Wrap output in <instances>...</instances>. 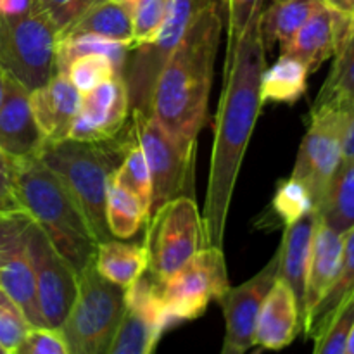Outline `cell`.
Wrapping results in <instances>:
<instances>
[{"mask_svg":"<svg viewBox=\"0 0 354 354\" xmlns=\"http://www.w3.org/2000/svg\"><path fill=\"white\" fill-rule=\"evenodd\" d=\"M265 69L266 48L259 30V17H256L234 50L225 55L223 88L216 114L209 180L204 211L201 213L204 245H223L235 183L263 106L259 83Z\"/></svg>","mask_w":354,"mask_h":354,"instance_id":"1","label":"cell"},{"mask_svg":"<svg viewBox=\"0 0 354 354\" xmlns=\"http://www.w3.org/2000/svg\"><path fill=\"white\" fill-rule=\"evenodd\" d=\"M223 7L225 0H209L201 7L152 88L149 113L169 133L189 144H197L206 123Z\"/></svg>","mask_w":354,"mask_h":354,"instance_id":"2","label":"cell"},{"mask_svg":"<svg viewBox=\"0 0 354 354\" xmlns=\"http://www.w3.org/2000/svg\"><path fill=\"white\" fill-rule=\"evenodd\" d=\"M10 175L21 209L33 218L75 272L93 263L99 242L57 175L38 158L14 159Z\"/></svg>","mask_w":354,"mask_h":354,"instance_id":"3","label":"cell"},{"mask_svg":"<svg viewBox=\"0 0 354 354\" xmlns=\"http://www.w3.org/2000/svg\"><path fill=\"white\" fill-rule=\"evenodd\" d=\"M127 147L128 140L118 147L111 140L80 142L66 138L45 142L38 154V159L57 175L82 207L99 244L114 239L106 221L107 192Z\"/></svg>","mask_w":354,"mask_h":354,"instance_id":"4","label":"cell"},{"mask_svg":"<svg viewBox=\"0 0 354 354\" xmlns=\"http://www.w3.org/2000/svg\"><path fill=\"white\" fill-rule=\"evenodd\" d=\"M124 290L93 263L78 273V294L59 328L69 354H107L127 310Z\"/></svg>","mask_w":354,"mask_h":354,"instance_id":"5","label":"cell"},{"mask_svg":"<svg viewBox=\"0 0 354 354\" xmlns=\"http://www.w3.org/2000/svg\"><path fill=\"white\" fill-rule=\"evenodd\" d=\"M59 30L33 7L17 16H0V64L28 92L57 75Z\"/></svg>","mask_w":354,"mask_h":354,"instance_id":"6","label":"cell"},{"mask_svg":"<svg viewBox=\"0 0 354 354\" xmlns=\"http://www.w3.org/2000/svg\"><path fill=\"white\" fill-rule=\"evenodd\" d=\"M128 138L142 149L149 165L152 178L151 214L168 201L190 196L197 144L176 138L147 111H131Z\"/></svg>","mask_w":354,"mask_h":354,"instance_id":"7","label":"cell"},{"mask_svg":"<svg viewBox=\"0 0 354 354\" xmlns=\"http://www.w3.org/2000/svg\"><path fill=\"white\" fill-rule=\"evenodd\" d=\"M144 248L147 270L158 283L168 280L204 248L203 214L192 196H180L149 216Z\"/></svg>","mask_w":354,"mask_h":354,"instance_id":"8","label":"cell"},{"mask_svg":"<svg viewBox=\"0 0 354 354\" xmlns=\"http://www.w3.org/2000/svg\"><path fill=\"white\" fill-rule=\"evenodd\" d=\"M159 286L169 327L203 317L209 303H218L232 287L223 249L204 245Z\"/></svg>","mask_w":354,"mask_h":354,"instance_id":"9","label":"cell"},{"mask_svg":"<svg viewBox=\"0 0 354 354\" xmlns=\"http://www.w3.org/2000/svg\"><path fill=\"white\" fill-rule=\"evenodd\" d=\"M209 0H173L166 21L151 41L137 45L130 50L123 78L128 86L131 111H147L152 88L162 66L173 54L194 17Z\"/></svg>","mask_w":354,"mask_h":354,"instance_id":"10","label":"cell"},{"mask_svg":"<svg viewBox=\"0 0 354 354\" xmlns=\"http://www.w3.org/2000/svg\"><path fill=\"white\" fill-rule=\"evenodd\" d=\"M346 111L322 109L311 113L310 127L299 145L290 178L299 180L310 190L315 207H320L341 162Z\"/></svg>","mask_w":354,"mask_h":354,"instance_id":"11","label":"cell"},{"mask_svg":"<svg viewBox=\"0 0 354 354\" xmlns=\"http://www.w3.org/2000/svg\"><path fill=\"white\" fill-rule=\"evenodd\" d=\"M31 221L33 218L24 209L0 213V290L19 308L31 328H45L28 251Z\"/></svg>","mask_w":354,"mask_h":354,"instance_id":"12","label":"cell"},{"mask_svg":"<svg viewBox=\"0 0 354 354\" xmlns=\"http://www.w3.org/2000/svg\"><path fill=\"white\" fill-rule=\"evenodd\" d=\"M28 251L44 327L59 330L78 294V273L35 221L28 228Z\"/></svg>","mask_w":354,"mask_h":354,"instance_id":"13","label":"cell"},{"mask_svg":"<svg viewBox=\"0 0 354 354\" xmlns=\"http://www.w3.org/2000/svg\"><path fill=\"white\" fill-rule=\"evenodd\" d=\"M161 286L140 277L124 290L127 310L107 354H154L162 334L169 328L162 308Z\"/></svg>","mask_w":354,"mask_h":354,"instance_id":"14","label":"cell"},{"mask_svg":"<svg viewBox=\"0 0 354 354\" xmlns=\"http://www.w3.org/2000/svg\"><path fill=\"white\" fill-rule=\"evenodd\" d=\"M279 279V252L248 282L230 287L218 299L225 317L223 344L245 354L254 348V330L259 311L273 283Z\"/></svg>","mask_w":354,"mask_h":354,"instance_id":"15","label":"cell"},{"mask_svg":"<svg viewBox=\"0 0 354 354\" xmlns=\"http://www.w3.org/2000/svg\"><path fill=\"white\" fill-rule=\"evenodd\" d=\"M130 113L127 82L123 75H116L90 92L82 93V104L69 138L80 142L113 140L124 127Z\"/></svg>","mask_w":354,"mask_h":354,"instance_id":"16","label":"cell"},{"mask_svg":"<svg viewBox=\"0 0 354 354\" xmlns=\"http://www.w3.org/2000/svg\"><path fill=\"white\" fill-rule=\"evenodd\" d=\"M44 144L45 138L31 113L30 92L7 75L0 104V151L12 159L38 158Z\"/></svg>","mask_w":354,"mask_h":354,"instance_id":"17","label":"cell"},{"mask_svg":"<svg viewBox=\"0 0 354 354\" xmlns=\"http://www.w3.org/2000/svg\"><path fill=\"white\" fill-rule=\"evenodd\" d=\"M354 17L337 12L324 3L280 54L299 59L310 73L317 71L325 61L334 57L344 41Z\"/></svg>","mask_w":354,"mask_h":354,"instance_id":"18","label":"cell"},{"mask_svg":"<svg viewBox=\"0 0 354 354\" xmlns=\"http://www.w3.org/2000/svg\"><path fill=\"white\" fill-rule=\"evenodd\" d=\"M82 104V93L66 75L57 73L50 82L30 92V106L45 142L69 138Z\"/></svg>","mask_w":354,"mask_h":354,"instance_id":"19","label":"cell"},{"mask_svg":"<svg viewBox=\"0 0 354 354\" xmlns=\"http://www.w3.org/2000/svg\"><path fill=\"white\" fill-rule=\"evenodd\" d=\"M303 332V317L296 294L283 280L277 279L259 311L254 330V346L280 351Z\"/></svg>","mask_w":354,"mask_h":354,"instance_id":"20","label":"cell"},{"mask_svg":"<svg viewBox=\"0 0 354 354\" xmlns=\"http://www.w3.org/2000/svg\"><path fill=\"white\" fill-rule=\"evenodd\" d=\"M318 221H320L318 211H311L294 223L287 225L282 242L277 249L279 252V279L283 280L296 294L301 308V317H303L304 308V290H306L311 245H313Z\"/></svg>","mask_w":354,"mask_h":354,"instance_id":"21","label":"cell"},{"mask_svg":"<svg viewBox=\"0 0 354 354\" xmlns=\"http://www.w3.org/2000/svg\"><path fill=\"white\" fill-rule=\"evenodd\" d=\"M342 245H344V234L334 230L322 220L318 221L313 245H311L310 265H308L303 325L308 315L315 310V306L320 303L322 297L330 289L332 282L337 275L342 258Z\"/></svg>","mask_w":354,"mask_h":354,"instance_id":"22","label":"cell"},{"mask_svg":"<svg viewBox=\"0 0 354 354\" xmlns=\"http://www.w3.org/2000/svg\"><path fill=\"white\" fill-rule=\"evenodd\" d=\"M71 35H95L133 47V9L123 0H104L93 3L76 17L59 38Z\"/></svg>","mask_w":354,"mask_h":354,"instance_id":"23","label":"cell"},{"mask_svg":"<svg viewBox=\"0 0 354 354\" xmlns=\"http://www.w3.org/2000/svg\"><path fill=\"white\" fill-rule=\"evenodd\" d=\"M322 6L324 0H273L259 16V30L266 50L277 44L282 52Z\"/></svg>","mask_w":354,"mask_h":354,"instance_id":"24","label":"cell"},{"mask_svg":"<svg viewBox=\"0 0 354 354\" xmlns=\"http://www.w3.org/2000/svg\"><path fill=\"white\" fill-rule=\"evenodd\" d=\"M354 294V227L344 232V245H342V258L339 265L337 275L332 282L330 289L327 290L320 303L315 310L308 315L304 320L303 332L306 337L315 339L325 325L330 322L335 311L346 303Z\"/></svg>","mask_w":354,"mask_h":354,"instance_id":"25","label":"cell"},{"mask_svg":"<svg viewBox=\"0 0 354 354\" xmlns=\"http://www.w3.org/2000/svg\"><path fill=\"white\" fill-rule=\"evenodd\" d=\"M93 265L100 277L128 289L147 272V251L144 244H127L109 239L97 245Z\"/></svg>","mask_w":354,"mask_h":354,"instance_id":"26","label":"cell"},{"mask_svg":"<svg viewBox=\"0 0 354 354\" xmlns=\"http://www.w3.org/2000/svg\"><path fill=\"white\" fill-rule=\"evenodd\" d=\"M354 106V19L344 41L335 52L330 73L315 99L313 111L349 109Z\"/></svg>","mask_w":354,"mask_h":354,"instance_id":"27","label":"cell"},{"mask_svg":"<svg viewBox=\"0 0 354 354\" xmlns=\"http://www.w3.org/2000/svg\"><path fill=\"white\" fill-rule=\"evenodd\" d=\"M310 69L292 55L280 54L272 68L265 69L259 83L261 104H294L306 93Z\"/></svg>","mask_w":354,"mask_h":354,"instance_id":"28","label":"cell"},{"mask_svg":"<svg viewBox=\"0 0 354 354\" xmlns=\"http://www.w3.org/2000/svg\"><path fill=\"white\" fill-rule=\"evenodd\" d=\"M131 48L133 47L130 44L95 37V35H71V37H62L59 38L57 44V73L66 75L69 64L75 59L82 57V55L104 54L114 62L118 73L123 75Z\"/></svg>","mask_w":354,"mask_h":354,"instance_id":"29","label":"cell"},{"mask_svg":"<svg viewBox=\"0 0 354 354\" xmlns=\"http://www.w3.org/2000/svg\"><path fill=\"white\" fill-rule=\"evenodd\" d=\"M149 216L151 213L138 197L118 187L111 180L106 204V221L109 234L114 239L133 237L140 230L144 221L149 220Z\"/></svg>","mask_w":354,"mask_h":354,"instance_id":"30","label":"cell"},{"mask_svg":"<svg viewBox=\"0 0 354 354\" xmlns=\"http://www.w3.org/2000/svg\"><path fill=\"white\" fill-rule=\"evenodd\" d=\"M318 214L324 223L341 234L354 227V165L335 176Z\"/></svg>","mask_w":354,"mask_h":354,"instance_id":"31","label":"cell"},{"mask_svg":"<svg viewBox=\"0 0 354 354\" xmlns=\"http://www.w3.org/2000/svg\"><path fill=\"white\" fill-rule=\"evenodd\" d=\"M113 183L133 194L151 213L152 206V178L145 156L137 144L128 138V147L120 166L113 175Z\"/></svg>","mask_w":354,"mask_h":354,"instance_id":"32","label":"cell"},{"mask_svg":"<svg viewBox=\"0 0 354 354\" xmlns=\"http://www.w3.org/2000/svg\"><path fill=\"white\" fill-rule=\"evenodd\" d=\"M272 209L277 221L287 227V225L303 218L304 214L317 211V207H315L313 197H311L308 187L299 180H294L289 176L279 183V189H277L275 197L272 201Z\"/></svg>","mask_w":354,"mask_h":354,"instance_id":"33","label":"cell"},{"mask_svg":"<svg viewBox=\"0 0 354 354\" xmlns=\"http://www.w3.org/2000/svg\"><path fill=\"white\" fill-rule=\"evenodd\" d=\"M116 75H120L116 66L104 54L82 55L75 59L66 71V76L80 93L90 92Z\"/></svg>","mask_w":354,"mask_h":354,"instance_id":"34","label":"cell"},{"mask_svg":"<svg viewBox=\"0 0 354 354\" xmlns=\"http://www.w3.org/2000/svg\"><path fill=\"white\" fill-rule=\"evenodd\" d=\"M354 324V294L339 308L324 330L313 339V354H346L349 332Z\"/></svg>","mask_w":354,"mask_h":354,"instance_id":"35","label":"cell"},{"mask_svg":"<svg viewBox=\"0 0 354 354\" xmlns=\"http://www.w3.org/2000/svg\"><path fill=\"white\" fill-rule=\"evenodd\" d=\"M173 0H138L133 6V47L151 41L166 21Z\"/></svg>","mask_w":354,"mask_h":354,"instance_id":"36","label":"cell"},{"mask_svg":"<svg viewBox=\"0 0 354 354\" xmlns=\"http://www.w3.org/2000/svg\"><path fill=\"white\" fill-rule=\"evenodd\" d=\"M31 330L19 308L0 290V344L7 353H14Z\"/></svg>","mask_w":354,"mask_h":354,"instance_id":"37","label":"cell"},{"mask_svg":"<svg viewBox=\"0 0 354 354\" xmlns=\"http://www.w3.org/2000/svg\"><path fill=\"white\" fill-rule=\"evenodd\" d=\"M265 0H225V9L228 16V41L227 52L234 50L235 45L245 33L249 24L259 17Z\"/></svg>","mask_w":354,"mask_h":354,"instance_id":"38","label":"cell"},{"mask_svg":"<svg viewBox=\"0 0 354 354\" xmlns=\"http://www.w3.org/2000/svg\"><path fill=\"white\" fill-rule=\"evenodd\" d=\"M93 3H97V0H31V7L48 16L59 35Z\"/></svg>","mask_w":354,"mask_h":354,"instance_id":"39","label":"cell"},{"mask_svg":"<svg viewBox=\"0 0 354 354\" xmlns=\"http://www.w3.org/2000/svg\"><path fill=\"white\" fill-rule=\"evenodd\" d=\"M14 354H69V351L59 330L31 328Z\"/></svg>","mask_w":354,"mask_h":354,"instance_id":"40","label":"cell"},{"mask_svg":"<svg viewBox=\"0 0 354 354\" xmlns=\"http://www.w3.org/2000/svg\"><path fill=\"white\" fill-rule=\"evenodd\" d=\"M353 165H354V106H351L348 111H346L344 133H342L341 162H339V168H337V173H335V176ZM332 182H334V180H332Z\"/></svg>","mask_w":354,"mask_h":354,"instance_id":"41","label":"cell"},{"mask_svg":"<svg viewBox=\"0 0 354 354\" xmlns=\"http://www.w3.org/2000/svg\"><path fill=\"white\" fill-rule=\"evenodd\" d=\"M14 209H21V206L19 201H17L16 190H14L12 175L6 173V175H0V213Z\"/></svg>","mask_w":354,"mask_h":354,"instance_id":"42","label":"cell"},{"mask_svg":"<svg viewBox=\"0 0 354 354\" xmlns=\"http://www.w3.org/2000/svg\"><path fill=\"white\" fill-rule=\"evenodd\" d=\"M31 0H0V16H17L30 10Z\"/></svg>","mask_w":354,"mask_h":354,"instance_id":"43","label":"cell"},{"mask_svg":"<svg viewBox=\"0 0 354 354\" xmlns=\"http://www.w3.org/2000/svg\"><path fill=\"white\" fill-rule=\"evenodd\" d=\"M324 3L337 12L354 17V0H324Z\"/></svg>","mask_w":354,"mask_h":354,"instance_id":"44","label":"cell"},{"mask_svg":"<svg viewBox=\"0 0 354 354\" xmlns=\"http://www.w3.org/2000/svg\"><path fill=\"white\" fill-rule=\"evenodd\" d=\"M12 158L6 154V152H0V175H6V173H10L12 169Z\"/></svg>","mask_w":354,"mask_h":354,"instance_id":"45","label":"cell"},{"mask_svg":"<svg viewBox=\"0 0 354 354\" xmlns=\"http://www.w3.org/2000/svg\"><path fill=\"white\" fill-rule=\"evenodd\" d=\"M6 83H7V71L3 66L0 64V104L3 100V93H6Z\"/></svg>","mask_w":354,"mask_h":354,"instance_id":"46","label":"cell"},{"mask_svg":"<svg viewBox=\"0 0 354 354\" xmlns=\"http://www.w3.org/2000/svg\"><path fill=\"white\" fill-rule=\"evenodd\" d=\"M220 354H242V353H239L237 349L230 348V346L223 344V346H221V351H220Z\"/></svg>","mask_w":354,"mask_h":354,"instance_id":"47","label":"cell"},{"mask_svg":"<svg viewBox=\"0 0 354 354\" xmlns=\"http://www.w3.org/2000/svg\"><path fill=\"white\" fill-rule=\"evenodd\" d=\"M123 2H127V3H128V6H130V7H131V9H133V6H135V3H137V2H138V0H123Z\"/></svg>","mask_w":354,"mask_h":354,"instance_id":"48","label":"cell"},{"mask_svg":"<svg viewBox=\"0 0 354 354\" xmlns=\"http://www.w3.org/2000/svg\"><path fill=\"white\" fill-rule=\"evenodd\" d=\"M0 354H7V351H6V349H3V348H2V344H0Z\"/></svg>","mask_w":354,"mask_h":354,"instance_id":"49","label":"cell"},{"mask_svg":"<svg viewBox=\"0 0 354 354\" xmlns=\"http://www.w3.org/2000/svg\"><path fill=\"white\" fill-rule=\"evenodd\" d=\"M251 354H261V349H258V351H252Z\"/></svg>","mask_w":354,"mask_h":354,"instance_id":"50","label":"cell"},{"mask_svg":"<svg viewBox=\"0 0 354 354\" xmlns=\"http://www.w3.org/2000/svg\"><path fill=\"white\" fill-rule=\"evenodd\" d=\"M99 2H104V0H97V3H99Z\"/></svg>","mask_w":354,"mask_h":354,"instance_id":"51","label":"cell"},{"mask_svg":"<svg viewBox=\"0 0 354 354\" xmlns=\"http://www.w3.org/2000/svg\"><path fill=\"white\" fill-rule=\"evenodd\" d=\"M7 354H14V353H7Z\"/></svg>","mask_w":354,"mask_h":354,"instance_id":"52","label":"cell"}]
</instances>
